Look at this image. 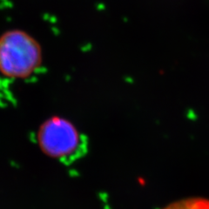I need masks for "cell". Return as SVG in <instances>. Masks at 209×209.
I'll use <instances>...</instances> for the list:
<instances>
[{
	"label": "cell",
	"instance_id": "cell-1",
	"mask_svg": "<svg viewBox=\"0 0 209 209\" xmlns=\"http://www.w3.org/2000/svg\"><path fill=\"white\" fill-rule=\"evenodd\" d=\"M43 64V50L32 35L10 29L0 35V73L13 79L32 76Z\"/></svg>",
	"mask_w": 209,
	"mask_h": 209
},
{
	"label": "cell",
	"instance_id": "cell-2",
	"mask_svg": "<svg viewBox=\"0 0 209 209\" xmlns=\"http://www.w3.org/2000/svg\"><path fill=\"white\" fill-rule=\"evenodd\" d=\"M38 141L46 153L59 160H69L84 146L76 127L60 117L50 118L43 123L38 131Z\"/></svg>",
	"mask_w": 209,
	"mask_h": 209
},
{
	"label": "cell",
	"instance_id": "cell-3",
	"mask_svg": "<svg viewBox=\"0 0 209 209\" xmlns=\"http://www.w3.org/2000/svg\"><path fill=\"white\" fill-rule=\"evenodd\" d=\"M162 209H209V199L204 198H187L173 202Z\"/></svg>",
	"mask_w": 209,
	"mask_h": 209
}]
</instances>
